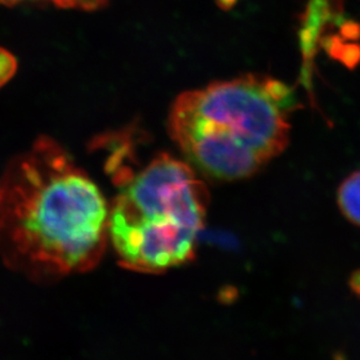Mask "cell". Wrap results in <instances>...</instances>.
<instances>
[{"mask_svg": "<svg viewBox=\"0 0 360 360\" xmlns=\"http://www.w3.org/2000/svg\"><path fill=\"white\" fill-rule=\"evenodd\" d=\"M342 0H308L306 14L300 30V46L303 56V82L310 83L314 58L319 42L330 24L340 15Z\"/></svg>", "mask_w": 360, "mask_h": 360, "instance_id": "obj_4", "label": "cell"}, {"mask_svg": "<svg viewBox=\"0 0 360 360\" xmlns=\"http://www.w3.org/2000/svg\"><path fill=\"white\" fill-rule=\"evenodd\" d=\"M51 3L61 8L70 10L95 11L105 6L108 0H51Z\"/></svg>", "mask_w": 360, "mask_h": 360, "instance_id": "obj_7", "label": "cell"}, {"mask_svg": "<svg viewBox=\"0 0 360 360\" xmlns=\"http://www.w3.org/2000/svg\"><path fill=\"white\" fill-rule=\"evenodd\" d=\"M297 102L288 85L265 75L214 82L181 94L168 116L170 138L211 180H244L288 146Z\"/></svg>", "mask_w": 360, "mask_h": 360, "instance_id": "obj_3", "label": "cell"}, {"mask_svg": "<svg viewBox=\"0 0 360 360\" xmlns=\"http://www.w3.org/2000/svg\"><path fill=\"white\" fill-rule=\"evenodd\" d=\"M17 69V58L10 51L0 47V88L13 77Z\"/></svg>", "mask_w": 360, "mask_h": 360, "instance_id": "obj_6", "label": "cell"}, {"mask_svg": "<svg viewBox=\"0 0 360 360\" xmlns=\"http://www.w3.org/2000/svg\"><path fill=\"white\" fill-rule=\"evenodd\" d=\"M110 244L109 202L72 155L40 136L0 175V260L39 285L90 272Z\"/></svg>", "mask_w": 360, "mask_h": 360, "instance_id": "obj_1", "label": "cell"}, {"mask_svg": "<svg viewBox=\"0 0 360 360\" xmlns=\"http://www.w3.org/2000/svg\"><path fill=\"white\" fill-rule=\"evenodd\" d=\"M25 1H39V0H0V5H3V6H13V5L25 3ZM49 1H51V0H49Z\"/></svg>", "mask_w": 360, "mask_h": 360, "instance_id": "obj_8", "label": "cell"}, {"mask_svg": "<svg viewBox=\"0 0 360 360\" xmlns=\"http://www.w3.org/2000/svg\"><path fill=\"white\" fill-rule=\"evenodd\" d=\"M337 200L345 218L360 226V170L351 174L342 182Z\"/></svg>", "mask_w": 360, "mask_h": 360, "instance_id": "obj_5", "label": "cell"}, {"mask_svg": "<svg viewBox=\"0 0 360 360\" xmlns=\"http://www.w3.org/2000/svg\"><path fill=\"white\" fill-rule=\"evenodd\" d=\"M108 168L117 191L109 202L110 243L124 269L160 274L194 259L209 191L187 161L160 153L145 165L127 133L109 138Z\"/></svg>", "mask_w": 360, "mask_h": 360, "instance_id": "obj_2", "label": "cell"}]
</instances>
